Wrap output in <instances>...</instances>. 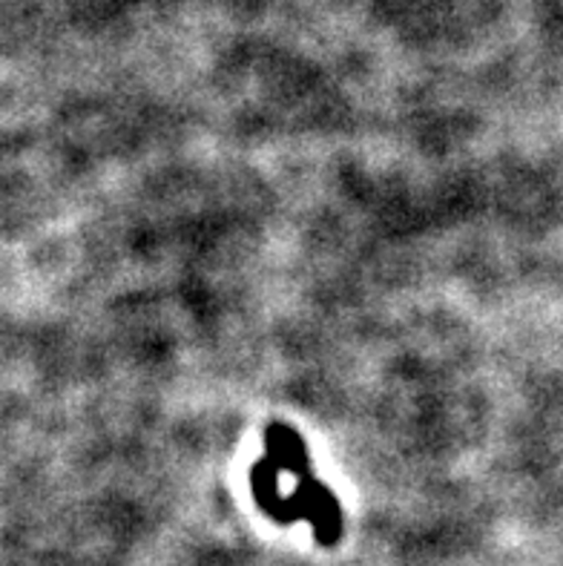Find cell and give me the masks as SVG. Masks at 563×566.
I'll use <instances>...</instances> for the list:
<instances>
[{
	"mask_svg": "<svg viewBox=\"0 0 563 566\" xmlns=\"http://www.w3.org/2000/svg\"><path fill=\"white\" fill-rule=\"evenodd\" d=\"M293 521H311L314 535L322 546H336L343 538V510L329 489L316 483L314 478H302L293 495L285 497V510L279 524H293Z\"/></svg>",
	"mask_w": 563,
	"mask_h": 566,
	"instance_id": "cell-1",
	"label": "cell"
}]
</instances>
